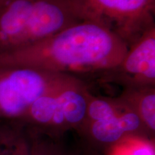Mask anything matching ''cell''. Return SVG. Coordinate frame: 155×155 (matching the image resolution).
<instances>
[{"instance_id":"6da1fadb","label":"cell","mask_w":155,"mask_h":155,"mask_svg":"<svg viewBox=\"0 0 155 155\" xmlns=\"http://www.w3.org/2000/svg\"><path fill=\"white\" fill-rule=\"evenodd\" d=\"M129 48L106 29L81 22L28 47L0 54V66L96 78L116 66Z\"/></svg>"},{"instance_id":"7a4b0ae2","label":"cell","mask_w":155,"mask_h":155,"mask_svg":"<svg viewBox=\"0 0 155 155\" xmlns=\"http://www.w3.org/2000/svg\"><path fill=\"white\" fill-rule=\"evenodd\" d=\"M81 22L68 0H0V54L28 47Z\"/></svg>"},{"instance_id":"3957f363","label":"cell","mask_w":155,"mask_h":155,"mask_svg":"<svg viewBox=\"0 0 155 155\" xmlns=\"http://www.w3.org/2000/svg\"><path fill=\"white\" fill-rule=\"evenodd\" d=\"M82 22L109 31L130 48L155 26V0H68Z\"/></svg>"},{"instance_id":"277c9868","label":"cell","mask_w":155,"mask_h":155,"mask_svg":"<svg viewBox=\"0 0 155 155\" xmlns=\"http://www.w3.org/2000/svg\"><path fill=\"white\" fill-rule=\"evenodd\" d=\"M61 75L29 68L0 66V110L7 115L21 114Z\"/></svg>"},{"instance_id":"5b68a950","label":"cell","mask_w":155,"mask_h":155,"mask_svg":"<svg viewBox=\"0 0 155 155\" xmlns=\"http://www.w3.org/2000/svg\"><path fill=\"white\" fill-rule=\"evenodd\" d=\"M97 80L114 82L127 88L154 86L155 26L146 31L128 50L113 68L98 75Z\"/></svg>"},{"instance_id":"8992f818","label":"cell","mask_w":155,"mask_h":155,"mask_svg":"<svg viewBox=\"0 0 155 155\" xmlns=\"http://www.w3.org/2000/svg\"><path fill=\"white\" fill-rule=\"evenodd\" d=\"M154 86L136 87L138 95L139 117L151 129H155V93Z\"/></svg>"},{"instance_id":"52a82bcc","label":"cell","mask_w":155,"mask_h":155,"mask_svg":"<svg viewBox=\"0 0 155 155\" xmlns=\"http://www.w3.org/2000/svg\"><path fill=\"white\" fill-rule=\"evenodd\" d=\"M119 116L116 114L108 119L94 121L92 126V133L94 137L103 142L117 141L124 133L120 127Z\"/></svg>"},{"instance_id":"ba28073f","label":"cell","mask_w":155,"mask_h":155,"mask_svg":"<svg viewBox=\"0 0 155 155\" xmlns=\"http://www.w3.org/2000/svg\"><path fill=\"white\" fill-rule=\"evenodd\" d=\"M86 114L94 121L111 118L116 113L111 103L104 99H94L88 104Z\"/></svg>"},{"instance_id":"9c48e42d","label":"cell","mask_w":155,"mask_h":155,"mask_svg":"<svg viewBox=\"0 0 155 155\" xmlns=\"http://www.w3.org/2000/svg\"><path fill=\"white\" fill-rule=\"evenodd\" d=\"M141 121L139 116L134 111L127 112L119 116V124L124 132L137 129L140 127Z\"/></svg>"},{"instance_id":"30bf717a","label":"cell","mask_w":155,"mask_h":155,"mask_svg":"<svg viewBox=\"0 0 155 155\" xmlns=\"http://www.w3.org/2000/svg\"><path fill=\"white\" fill-rule=\"evenodd\" d=\"M133 155H153V152L151 149L144 147V148L139 149L134 152Z\"/></svg>"}]
</instances>
